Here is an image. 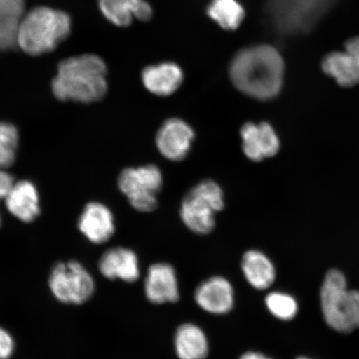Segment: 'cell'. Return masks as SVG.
<instances>
[{
  "mask_svg": "<svg viewBox=\"0 0 359 359\" xmlns=\"http://www.w3.org/2000/svg\"><path fill=\"white\" fill-rule=\"evenodd\" d=\"M229 73L234 86L245 95L258 100H271L280 93L285 64L276 48L255 45L236 53Z\"/></svg>",
  "mask_w": 359,
  "mask_h": 359,
  "instance_id": "obj_1",
  "label": "cell"
},
{
  "mask_svg": "<svg viewBox=\"0 0 359 359\" xmlns=\"http://www.w3.org/2000/svg\"><path fill=\"white\" fill-rule=\"evenodd\" d=\"M107 74L104 61L95 55L67 58L58 65L53 92L62 101H100L107 93Z\"/></svg>",
  "mask_w": 359,
  "mask_h": 359,
  "instance_id": "obj_2",
  "label": "cell"
},
{
  "mask_svg": "<svg viewBox=\"0 0 359 359\" xmlns=\"http://www.w3.org/2000/svg\"><path fill=\"white\" fill-rule=\"evenodd\" d=\"M71 26L67 13L48 6L35 7L22 18L17 46L32 56L52 52L69 35Z\"/></svg>",
  "mask_w": 359,
  "mask_h": 359,
  "instance_id": "obj_3",
  "label": "cell"
},
{
  "mask_svg": "<svg viewBox=\"0 0 359 359\" xmlns=\"http://www.w3.org/2000/svg\"><path fill=\"white\" fill-rule=\"evenodd\" d=\"M323 316L332 329L348 334L359 329V291L349 290L338 269L326 273L320 290Z\"/></svg>",
  "mask_w": 359,
  "mask_h": 359,
  "instance_id": "obj_4",
  "label": "cell"
},
{
  "mask_svg": "<svg viewBox=\"0 0 359 359\" xmlns=\"http://www.w3.org/2000/svg\"><path fill=\"white\" fill-rule=\"evenodd\" d=\"M338 0H268L266 12L280 34H297L311 30Z\"/></svg>",
  "mask_w": 359,
  "mask_h": 359,
  "instance_id": "obj_5",
  "label": "cell"
},
{
  "mask_svg": "<svg viewBox=\"0 0 359 359\" xmlns=\"http://www.w3.org/2000/svg\"><path fill=\"white\" fill-rule=\"evenodd\" d=\"M222 187L212 180L197 184L182 202L180 215L185 226L198 235H208L215 226V215L224 208Z\"/></svg>",
  "mask_w": 359,
  "mask_h": 359,
  "instance_id": "obj_6",
  "label": "cell"
},
{
  "mask_svg": "<svg viewBox=\"0 0 359 359\" xmlns=\"http://www.w3.org/2000/svg\"><path fill=\"white\" fill-rule=\"evenodd\" d=\"M163 183V174L155 165L126 168L118 179L121 191L133 208L141 212H151L157 208V195Z\"/></svg>",
  "mask_w": 359,
  "mask_h": 359,
  "instance_id": "obj_7",
  "label": "cell"
},
{
  "mask_svg": "<svg viewBox=\"0 0 359 359\" xmlns=\"http://www.w3.org/2000/svg\"><path fill=\"white\" fill-rule=\"evenodd\" d=\"M48 284L58 302L67 304H82L92 297L95 290L92 276L74 260L57 264L49 276Z\"/></svg>",
  "mask_w": 359,
  "mask_h": 359,
  "instance_id": "obj_8",
  "label": "cell"
},
{
  "mask_svg": "<svg viewBox=\"0 0 359 359\" xmlns=\"http://www.w3.org/2000/svg\"><path fill=\"white\" fill-rule=\"evenodd\" d=\"M194 137V131L185 121L169 119L161 125L156 134V147L165 158L182 161L189 154Z\"/></svg>",
  "mask_w": 359,
  "mask_h": 359,
  "instance_id": "obj_9",
  "label": "cell"
},
{
  "mask_svg": "<svg viewBox=\"0 0 359 359\" xmlns=\"http://www.w3.org/2000/svg\"><path fill=\"white\" fill-rule=\"evenodd\" d=\"M194 299L204 311L222 316L230 313L234 307L235 291L226 278L212 276L197 287Z\"/></svg>",
  "mask_w": 359,
  "mask_h": 359,
  "instance_id": "obj_10",
  "label": "cell"
},
{
  "mask_svg": "<svg viewBox=\"0 0 359 359\" xmlns=\"http://www.w3.org/2000/svg\"><path fill=\"white\" fill-rule=\"evenodd\" d=\"M242 149L247 158L262 161L272 157L280 150V139L275 129L268 123H247L241 129Z\"/></svg>",
  "mask_w": 359,
  "mask_h": 359,
  "instance_id": "obj_11",
  "label": "cell"
},
{
  "mask_svg": "<svg viewBox=\"0 0 359 359\" xmlns=\"http://www.w3.org/2000/svg\"><path fill=\"white\" fill-rule=\"evenodd\" d=\"M147 298L154 304L175 303L180 298L177 272L167 263L152 264L144 283Z\"/></svg>",
  "mask_w": 359,
  "mask_h": 359,
  "instance_id": "obj_12",
  "label": "cell"
},
{
  "mask_svg": "<svg viewBox=\"0 0 359 359\" xmlns=\"http://www.w3.org/2000/svg\"><path fill=\"white\" fill-rule=\"evenodd\" d=\"M98 269L111 280L136 282L140 276V268L136 253L124 247H115L103 254L98 262Z\"/></svg>",
  "mask_w": 359,
  "mask_h": 359,
  "instance_id": "obj_13",
  "label": "cell"
},
{
  "mask_svg": "<svg viewBox=\"0 0 359 359\" xmlns=\"http://www.w3.org/2000/svg\"><path fill=\"white\" fill-rule=\"evenodd\" d=\"M79 227L81 232L93 244H104L115 232L114 215L107 206L92 202L81 215Z\"/></svg>",
  "mask_w": 359,
  "mask_h": 359,
  "instance_id": "obj_14",
  "label": "cell"
},
{
  "mask_svg": "<svg viewBox=\"0 0 359 359\" xmlns=\"http://www.w3.org/2000/svg\"><path fill=\"white\" fill-rule=\"evenodd\" d=\"M98 6L103 16L118 27H128L133 20L148 21L154 15L147 0H98Z\"/></svg>",
  "mask_w": 359,
  "mask_h": 359,
  "instance_id": "obj_15",
  "label": "cell"
},
{
  "mask_svg": "<svg viewBox=\"0 0 359 359\" xmlns=\"http://www.w3.org/2000/svg\"><path fill=\"white\" fill-rule=\"evenodd\" d=\"M184 79L181 67L172 62L147 66L142 73L143 85L151 93L160 97L172 95Z\"/></svg>",
  "mask_w": 359,
  "mask_h": 359,
  "instance_id": "obj_16",
  "label": "cell"
},
{
  "mask_svg": "<svg viewBox=\"0 0 359 359\" xmlns=\"http://www.w3.org/2000/svg\"><path fill=\"white\" fill-rule=\"evenodd\" d=\"M6 201L10 212L22 222H34L39 215L38 192L29 182L15 183Z\"/></svg>",
  "mask_w": 359,
  "mask_h": 359,
  "instance_id": "obj_17",
  "label": "cell"
},
{
  "mask_svg": "<svg viewBox=\"0 0 359 359\" xmlns=\"http://www.w3.org/2000/svg\"><path fill=\"white\" fill-rule=\"evenodd\" d=\"M241 269L249 284L259 290L269 288L276 280L275 266L262 251H246L242 257Z\"/></svg>",
  "mask_w": 359,
  "mask_h": 359,
  "instance_id": "obj_18",
  "label": "cell"
},
{
  "mask_svg": "<svg viewBox=\"0 0 359 359\" xmlns=\"http://www.w3.org/2000/svg\"><path fill=\"white\" fill-rule=\"evenodd\" d=\"M175 350L179 359H205L209 343L205 332L194 324L178 327L174 338Z\"/></svg>",
  "mask_w": 359,
  "mask_h": 359,
  "instance_id": "obj_19",
  "label": "cell"
},
{
  "mask_svg": "<svg viewBox=\"0 0 359 359\" xmlns=\"http://www.w3.org/2000/svg\"><path fill=\"white\" fill-rule=\"evenodd\" d=\"M25 10V0H0V50L17 46V31Z\"/></svg>",
  "mask_w": 359,
  "mask_h": 359,
  "instance_id": "obj_20",
  "label": "cell"
},
{
  "mask_svg": "<svg viewBox=\"0 0 359 359\" xmlns=\"http://www.w3.org/2000/svg\"><path fill=\"white\" fill-rule=\"evenodd\" d=\"M322 69L340 86L353 87L359 83V66L346 51L326 55L322 62Z\"/></svg>",
  "mask_w": 359,
  "mask_h": 359,
  "instance_id": "obj_21",
  "label": "cell"
},
{
  "mask_svg": "<svg viewBox=\"0 0 359 359\" xmlns=\"http://www.w3.org/2000/svg\"><path fill=\"white\" fill-rule=\"evenodd\" d=\"M206 13L222 29L235 30L245 17V11L239 0H210Z\"/></svg>",
  "mask_w": 359,
  "mask_h": 359,
  "instance_id": "obj_22",
  "label": "cell"
},
{
  "mask_svg": "<svg viewBox=\"0 0 359 359\" xmlns=\"http://www.w3.org/2000/svg\"><path fill=\"white\" fill-rule=\"evenodd\" d=\"M266 307L273 316L282 320H290L298 313V304L291 295L272 292L266 298Z\"/></svg>",
  "mask_w": 359,
  "mask_h": 359,
  "instance_id": "obj_23",
  "label": "cell"
},
{
  "mask_svg": "<svg viewBox=\"0 0 359 359\" xmlns=\"http://www.w3.org/2000/svg\"><path fill=\"white\" fill-rule=\"evenodd\" d=\"M18 139L15 126L0 123V170L11 167L15 161Z\"/></svg>",
  "mask_w": 359,
  "mask_h": 359,
  "instance_id": "obj_24",
  "label": "cell"
},
{
  "mask_svg": "<svg viewBox=\"0 0 359 359\" xmlns=\"http://www.w3.org/2000/svg\"><path fill=\"white\" fill-rule=\"evenodd\" d=\"M15 343L12 336L0 327V359H8L12 356Z\"/></svg>",
  "mask_w": 359,
  "mask_h": 359,
  "instance_id": "obj_25",
  "label": "cell"
},
{
  "mask_svg": "<svg viewBox=\"0 0 359 359\" xmlns=\"http://www.w3.org/2000/svg\"><path fill=\"white\" fill-rule=\"evenodd\" d=\"M13 185L15 181L12 176L0 170V200L6 198Z\"/></svg>",
  "mask_w": 359,
  "mask_h": 359,
  "instance_id": "obj_26",
  "label": "cell"
},
{
  "mask_svg": "<svg viewBox=\"0 0 359 359\" xmlns=\"http://www.w3.org/2000/svg\"><path fill=\"white\" fill-rule=\"evenodd\" d=\"M346 52L351 55L359 66V38H353L346 43Z\"/></svg>",
  "mask_w": 359,
  "mask_h": 359,
  "instance_id": "obj_27",
  "label": "cell"
},
{
  "mask_svg": "<svg viewBox=\"0 0 359 359\" xmlns=\"http://www.w3.org/2000/svg\"><path fill=\"white\" fill-rule=\"evenodd\" d=\"M240 359H273L271 358H269L266 355H264L263 353H260L258 352H246L241 355Z\"/></svg>",
  "mask_w": 359,
  "mask_h": 359,
  "instance_id": "obj_28",
  "label": "cell"
},
{
  "mask_svg": "<svg viewBox=\"0 0 359 359\" xmlns=\"http://www.w3.org/2000/svg\"><path fill=\"white\" fill-rule=\"evenodd\" d=\"M297 359H309V358H304V357H300V358H297Z\"/></svg>",
  "mask_w": 359,
  "mask_h": 359,
  "instance_id": "obj_29",
  "label": "cell"
}]
</instances>
